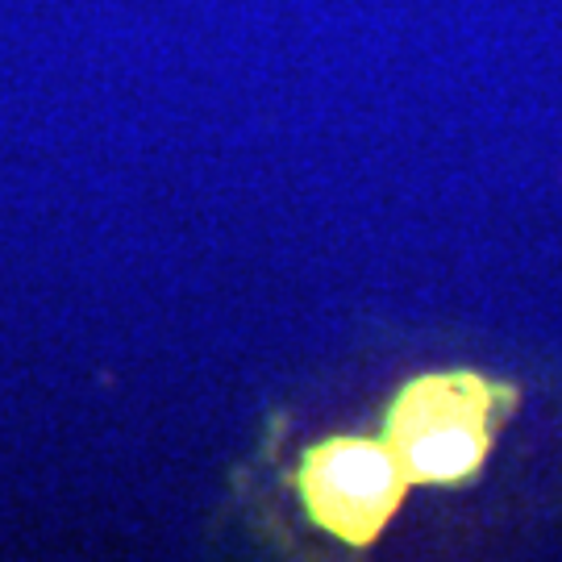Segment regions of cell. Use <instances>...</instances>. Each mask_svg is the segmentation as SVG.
Instances as JSON below:
<instances>
[{
	"mask_svg": "<svg viewBox=\"0 0 562 562\" xmlns=\"http://www.w3.org/2000/svg\"><path fill=\"white\" fill-rule=\"evenodd\" d=\"M517 401V383L475 367L422 371L387 401L380 438L392 446L413 487H467L483 475Z\"/></svg>",
	"mask_w": 562,
	"mask_h": 562,
	"instance_id": "obj_1",
	"label": "cell"
},
{
	"mask_svg": "<svg viewBox=\"0 0 562 562\" xmlns=\"http://www.w3.org/2000/svg\"><path fill=\"white\" fill-rule=\"evenodd\" d=\"M288 483L308 525L350 550L380 542L413 487L392 446L371 434H334L304 446Z\"/></svg>",
	"mask_w": 562,
	"mask_h": 562,
	"instance_id": "obj_2",
	"label": "cell"
}]
</instances>
